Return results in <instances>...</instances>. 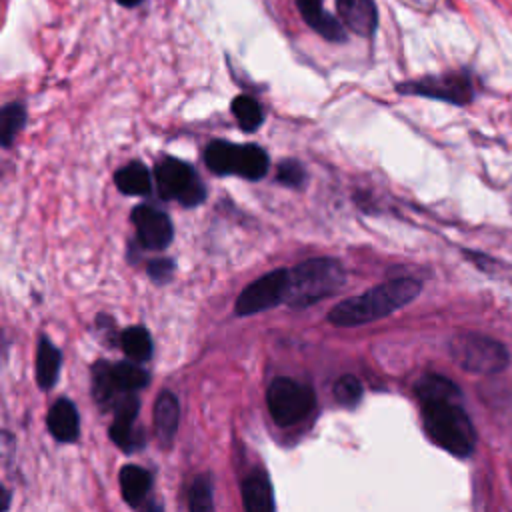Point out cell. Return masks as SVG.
<instances>
[{
	"label": "cell",
	"mask_w": 512,
	"mask_h": 512,
	"mask_svg": "<svg viewBox=\"0 0 512 512\" xmlns=\"http://www.w3.org/2000/svg\"><path fill=\"white\" fill-rule=\"evenodd\" d=\"M418 292H420L418 280L394 278L362 292L360 296L342 300L330 310L328 320L336 326H358V324L374 322L412 302L418 296Z\"/></svg>",
	"instance_id": "1"
},
{
	"label": "cell",
	"mask_w": 512,
	"mask_h": 512,
	"mask_svg": "<svg viewBox=\"0 0 512 512\" xmlns=\"http://www.w3.org/2000/svg\"><path fill=\"white\" fill-rule=\"evenodd\" d=\"M422 424L434 444L454 456H468L476 444L474 426L458 400L422 402Z\"/></svg>",
	"instance_id": "2"
},
{
	"label": "cell",
	"mask_w": 512,
	"mask_h": 512,
	"mask_svg": "<svg viewBox=\"0 0 512 512\" xmlns=\"http://www.w3.org/2000/svg\"><path fill=\"white\" fill-rule=\"evenodd\" d=\"M344 284V268L334 258H312L288 270L284 304L292 308L310 306L332 296Z\"/></svg>",
	"instance_id": "3"
},
{
	"label": "cell",
	"mask_w": 512,
	"mask_h": 512,
	"mask_svg": "<svg viewBox=\"0 0 512 512\" xmlns=\"http://www.w3.org/2000/svg\"><path fill=\"white\" fill-rule=\"evenodd\" d=\"M450 356L460 368L474 374H498L510 362V354L500 340L474 332L454 336L450 340Z\"/></svg>",
	"instance_id": "4"
},
{
	"label": "cell",
	"mask_w": 512,
	"mask_h": 512,
	"mask_svg": "<svg viewBox=\"0 0 512 512\" xmlns=\"http://www.w3.org/2000/svg\"><path fill=\"white\" fill-rule=\"evenodd\" d=\"M266 402L272 420L278 426H294L302 422L314 408V390L292 378H274L266 392Z\"/></svg>",
	"instance_id": "5"
},
{
	"label": "cell",
	"mask_w": 512,
	"mask_h": 512,
	"mask_svg": "<svg viewBox=\"0 0 512 512\" xmlns=\"http://www.w3.org/2000/svg\"><path fill=\"white\" fill-rule=\"evenodd\" d=\"M158 192L166 200H178L182 206H196L206 198V190L196 172L178 158H162L156 164Z\"/></svg>",
	"instance_id": "6"
},
{
	"label": "cell",
	"mask_w": 512,
	"mask_h": 512,
	"mask_svg": "<svg viewBox=\"0 0 512 512\" xmlns=\"http://www.w3.org/2000/svg\"><path fill=\"white\" fill-rule=\"evenodd\" d=\"M398 92L436 98V100H444L458 106L468 104L474 98L472 82L462 72H448L442 76H426L420 80L402 82L398 84Z\"/></svg>",
	"instance_id": "7"
},
{
	"label": "cell",
	"mask_w": 512,
	"mask_h": 512,
	"mask_svg": "<svg viewBox=\"0 0 512 512\" xmlns=\"http://www.w3.org/2000/svg\"><path fill=\"white\" fill-rule=\"evenodd\" d=\"M288 270H272L248 284L236 300V314L250 316L284 302Z\"/></svg>",
	"instance_id": "8"
},
{
	"label": "cell",
	"mask_w": 512,
	"mask_h": 512,
	"mask_svg": "<svg viewBox=\"0 0 512 512\" xmlns=\"http://www.w3.org/2000/svg\"><path fill=\"white\" fill-rule=\"evenodd\" d=\"M132 224L138 242L148 250H162L172 242L174 228L170 218L152 206H136L132 210Z\"/></svg>",
	"instance_id": "9"
},
{
	"label": "cell",
	"mask_w": 512,
	"mask_h": 512,
	"mask_svg": "<svg viewBox=\"0 0 512 512\" xmlns=\"http://www.w3.org/2000/svg\"><path fill=\"white\" fill-rule=\"evenodd\" d=\"M138 398L132 394L122 396L114 406V424L110 426V438L122 450H136L142 444V434L136 428Z\"/></svg>",
	"instance_id": "10"
},
{
	"label": "cell",
	"mask_w": 512,
	"mask_h": 512,
	"mask_svg": "<svg viewBox=\"0 0 512 512\" xmlns=\"http://www.w3.org/2000/svg\"><path fill=\"white\" fill-rule=\"evenodd\" d=\"M338 14L354 34L358 36H372L376 30L378 14L374 0H336Z\"/></svg>",
	"instance_id": "11"
},
{
	"label": "cell",
	"mask_w": 512,
	"mask_h": 512,
	"mask_svg": "<svg viewBox=\"0 0 512 512\" xmlns=\"http://www.w3.org/2000/svg\"><path fill=\"white\" fill-rule=\"evenodd\" d=\"M242 504L246 512H274L272 486L264 470H252L242 480Z\"/></svg>",
	"instance_id": "12"
},
{
	"label": "cell",
	"mask_w": 512,
	"mask_h": 512,
	"mask_svg": "<svg viewBox=\"0 0 512 512\" xmlns=\"http://www.w3.org/2000/svg\"><path fill=\"white\" fill-rule=\"evenodd\" d=\"M178 414H180V408H178L176 396L170 390L160 392L154 404V430L164 448L172 446V440L178 428Z\"/></svg>",
	"instance_id": "13"
},
{
	"label": "cell",
	"mask_w": 512,
	"mask_h": 512,
	"mask_svg": "<svg viewBox=\"0 0 512 512\" xmlns=\"http://www.w3.org/2000/svg\"><path fill=\"white\" fill-rule=\"evenodd\" d=\"M296 4H298L302 18L326 40H332V42L346 40V32H344L342 24L334 16L324 12L322 0H296Z\"/></svg>",
	"instance_id": "14"
},
{
	"label": "cell",
	"mask_w": 512,
	"mask_h": 512,
	"mask_svg": "<svg viewBox=\"0 0 512 512\" xmlns=\"http://www.w3.org/2000/svg\"><path fill=\"white\" fill-rule=\"evenodd\" d=\"M48 428L56 440L74 442L80 430L76 406L66 398L56 400L48 410Z\"/></svg>",
	"instance_id": "15"
},
{
	"label": "cell",
	"mask_w": 512,
	"mask_h": 512,
	"mask_svg": "<svg viewBox=\"0 0 512 512\" xmlns=\"http://www.w3.org/2000/svg\"><path fill=\"white\" fill-rule=\"evenodd\" d=\"M150 474L134 464H128L120 470V490L124 500L134 506L140 508L150 492Z\"/></svg>",
	"instance_id": "16"
},
{
	"label": "cell",
	"mask_w": 512,
	"mask_h": 512,
	"mask_svg": "<svg viewBox=\"0 0 512 512\" xmlns=\"http://www.w3.org/2000/svg\"><path fill=\"white\" fill-rule=\"evenodd\" d=\"M60 362H62V356L58 348L48 338H40L38 350H36V380L42 390H48L54 386L60 372Z\"/></svg>",
	"instance_id": "17"
},
{
	"label": "cell",
	"mask_w": 512,
	"mask_h": 512,
	"mask_svg": "<svg viewBox=\"0 0 512 512\" xmlns=\"http://www.w3.org/2000/svg\"><path fill=\"white\" fill-rule=\"evenodd\" d=\"M92 392H94V398L96 402L102 406V408H112L116 406V402L120 400L118 394H120V388L116 386L114 382V374H112V366L104 360L96 362L94 368H92Z\"/></svg>",
	"instance_id": "18"
},
{
	"label": "cell",
	"mask_w": 512,
	"mask_h": 512,
	"mask_svg": "<svg viewBox=\"0 0 512 512\" xmlns=\"http://www.w3.org/2000/svg\"><path fill=\"white\" fill-rule=\"evenodd\" d=\"M204 160L214 174H236L238 144L214 140L208 144Z\"/></svg>",
	"instance_id": "19"
},
{
	"label": "cell",
	"mask_w": 512,
	"mask_h": 512,
	"mask_svg": "<svg viewBox=\"0 0 512 512\" xmlns=\"http://www.w3.org/2000/svg\"><path fill=\"white\" fill-rule=\"evenodd\" d=\"M114 182L120 192L130 196H142L150 190V174L144 164L130 162L114 174Z\"/></svg>",
	"instance_id": "20"
},
{
	"label": "cell",
	"mask_w": 512,
	"mask_h": 512,
	"mask_svg": "<svg viewBox=\"0 0 512 512\" xmlns=\"http://www.w3.org/2000/svg\"><path fill=\"white\" fill-rule=\"evenodd\" d=\"M416 394L420 402H436V400H460V390L456 384L438 374H426L416 384Z\"/></svg>",
	"instance_id": "21"
},
{
	"label": "cell",
	"mask_w": 512,
	"mask_h": 512,
	"mask_svg": "<svg viewBox=\"0 0 512 512\" xmlns=\"http://www.w3.org/2000/svg\"><path fill=\"white\" fill-rule=\"evenodd\" d=\"M268 172V156L256 144H240L238 146V166L236 174L248 180H260Z\"/></svg>",
	"instance_id": "22"
},
{
	"label": "cell",
	"mask_w": 512,
	"mask_h": 512,
	"mask_svg": "<svg viewBox=\"0 0 512 512\" xmlns=\"http://www.w3.org/2000/svg\"><path fill=\"white\" fill-rule=\"evenodd\" d=\"M120 344L128 358L136 362H144L152 354V338L144 326H132L124 330L120 336Z\"/></svg>",
	"instance_id": "23"
},
{
	"label": "cell",
	"mask_w": 512,
	"mask_h": 512,
	"mask_svg": "<svg viewBox=\"0 0 512 512\" xmlns=\"http://www.w3.org/2000/svg\"><path fill=\"white\" fill-rule=\"evenodd\" d=\"M112 374H114V382L120 388V392H134L140 390L148 384L150 376L144 368H138L132 362H118L112 366Z\"/></svg>",
	"instance_id": "24"
},
{
	"label": "cell",
	"mask_w": 512,
	"mask_h": 512,
	"mask_svg": "<svg viewBox=\"0 0 512 512\" xmlns=\"http://www.w3.org/2000/svg\"><path fill=\"white\" fill-rule=\"evenodd\" d=\"M232 114L244 132H254L262 124L260 104L250 96H236L232 100Z\"/></svg>",
	"instance_id": "25"
},
{
	"label": "cell",
	"mask_w": 512,
	"mask_h": 512,
	"mask_svg": "<svg viewBox=\"0 0 512 512\" xmlns=\"http://www.w3.org/2000/svg\"><path fill=\"white\" fill-rule=\"evenodd\" d=\"M0 142L4 148H8L12 144V140L16 138V134L20 132V128L24 126V120H26V112L22 108V104L18 102H10L2 108V114H0Z\"/></svg>",
	"instance_id": "26"
},
{
	"label": "cell",
	"mask_w": 512,
	"mask_h": 512,
	"mask_svg": "<svg viewBox=\"0 0 512 512\" xmlns=\"http://www.w3.org/2000/svg\"><path fill=\"white\" fill-rule=\"evenodd\" d=\"M190 512H214V498H212V482L208 476L200 474L192 482L190 498H188Z\"/></svg>",
	"instance_id": "27"
},
{
	"label": "cell",
	"mask_w": 512,
	"mask_h": 512,
	"mask_svg": "<svg viewBox=\"0 0 512 512\" xmlns=\"http://www.w3.org/2000/svg\"><path fill=\"white\" fill-rule=\"evenodd\" d=\"M362 396V386L358 382L356 376L352 374H344L336 380L334 384V398L338 400V404L342 406H354Z\"/></svg>",
	"instance_id": "28"
},
{
	"label": "cell",
	"mask_w": 512,
	"mask_h": 512,
	"mask_svg": "<svg viewBox=\"0 0 512 512\" xmlns=\"http://www.w3.org/2000/svg\"><path fill=\"white\" fill-rule=\"evenodd\" d=\"M276 178L286 186H300L304 182V168L296 160H282L278 164Z\"/></svg>",
	"instance_id": "29"
},
{
	"label": "cell",
	"mask_w": 512,
	"mask_h": 512,
	"mask_svg": "<svg viewBox=\"0 0 512 512\" xmlns=\"http://www.w3.org/2000/svg\"><path fill=\"white\" fill-rule=\"evenodd\" d=\"M174 272V264L168 258H160V260H152L148 264V274L156 280V282H166Z\"/></svg>",
	"instance_id": "30"
},
{
	"label": "cell",
	"mask_w": 512,
	"mask_h": 512,
	"mask_svg": "<svg viewBox=\"0 0 512 512\" xmlns=\"http://www.w3.org/2000/svg\"><path fill=\"white\" fill-rule=\"evenodd\" d=\"M118 4H122V6H136V4H140L142 0H116Z\"/></svg>",
	"instance_id": "31"
}]
</instances>
